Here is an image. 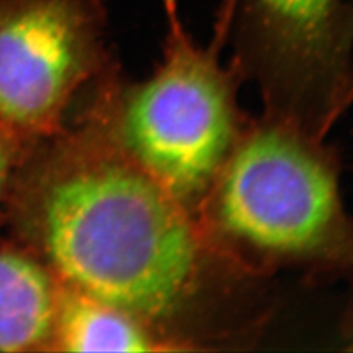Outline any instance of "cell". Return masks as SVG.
Returning a JSON list of instances; mask_svg holds the SVG:
<instances>
[{
  "instance_id": "1",
  "label": "cell",
  "mask_w": 353,
  "mask_h": 353,
  "mask_svg": "<svg viewBox=\"0 0 353 353\" xmlns=\"http://www.w3.org/2000/svg\"><path fill=\"white\" fill-rule=\"evenodd\" d=\"M3 205L14 245L58 283L140 319L172 352L255 340L262 281L221 256L190 209L88 110L26 153Z\"/></svg>"
},
{
  "instance_id": "2",
  "label": "cell",
  "mask_w": 353,
  "mask_h": 353,
  "mask_svg": "<svg viewBox=\"0 0 353 353\" xmlns=\"http://www.w3.org/2000/svg\"><path fill=\"white\" fill-rule=\"evenodd\" d=\"M197 219L219 255L255 280L353 274V216L337 152L265 110L249 118Z\"/></svg>"
},
{
  "instance_id": "3",
  "label": "cell",
  "mask_w": 353,
  "mask_h": 353,
  "mask_svg": "<svg viewBox=\"0 0 353 353\" xmlns=\"http://www.w3.org/2000/svg\"><path fill=\"white\" fill-rule=\"evenodd\" d=\"M162 54L140 81L115 68L90 92L87 110L117 145L196 215L234 149L249 115L239 103L245 83L224 65L227 17L218 8L214 36L197 43L180 9L165 14Z\"/></svg>"
},
{
  "instance_id": "4",
  "label": "cell",
  "mask_w": 353,
  "mask_h": 353,
  "mask_svg": "<svg viewBox=\"0 0 353 353\" xmlns=\"http://www.w3.org/2000/svg\"><path fill=\"white\" fill-rule=\"evenodd\" d=\"M227 48L263 110L327 139L353 102L349 0H221Z\"/></svg>"
},
{
  "instance_id": "5",
  "label": "cell",
  "mask_w": 353,
  "mask_h": 353,
  "mask_svg": "<svg viewBox=\"0 0 353 353\" xmlns=\"http://www.w3.org/2000/svg\"><path fill=\"white\" fill-rule=\"evenodd\" d=\"M117 66L103 0H0V125L27 148Z\"/></svg>"
},
{
  "instance_id": "6",
  "label": "cell",
  "mask_w": 353,
  "mask_h": 353,
  "mask_svg": "<svg viewBox=\"0 0 353 353\" xmlns=\"http://www.w3.org/2000/svg\"><path fill=\"white\" fill-rule=\"evenodd\" d=\"M59 283L17 245L0 249V352H49Z\"/></svg>"
},
{
  "instance_id": "7",
  "label": "cell",
  "mask_w": 353,
  "mask_h": 353,
  "mask_svg": "<svg viewBox=\"0 0 353 353\" xmlns=\"http://www.w3.org/2000/svg\"><path fill=\"white\" fill-rule=\"evenodd\" d=\"M49 352H172L161 336L121 309L59 283Z\"/></svg>"
},
{
  "instance_id": "8",
  "label": "cell",
  "mask_w": 353,
  "mask_h": 353,
  "mask_svg": "<svg viewBox=\"0 0 353 353\" xmlns=\"http://www.w3.org/2000/svg\"><path fill=\"white\" fill-rule=\"evenodd\" d=\"M30 149L0 125V205H3L12 176Z\"/></svg>"
},
{
  "instance_id": "9",
  "label": "cell",
  "mask_w": 353,
  "mask_h": 353,
  "mask_svg": "<svg viewBox=\"0 0 353 353\" xmlns=\"http://www.w3.org/2000/svg\"><path fill=\"white\" fill-rule=\"evenodd\" d=\"M163 12H171V10L179 9V0H161Z\"/></svg>"
},
{
  "instance_id": "10",
  "label": "cell",
  "mask_w": 353,
  "mask_h": 353,
  "mask_svg": "<svg viewBox=\"0 0 353 353\" xmlns=\"http://www.w3.org/2000/svg\"><path fill=\"white\" fill-rule=\"evenodd\" d=\"M347 349L353 350V319L350 321V325L347 330Z\"/></svg>"
}]
</instances>
